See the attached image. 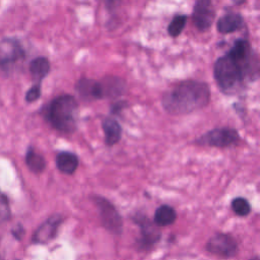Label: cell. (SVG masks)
Here are the masks:
<instances>
[{
	"mask_svg": "<svg viewBox=\"0 0 260 260\" xmlns=\"http://www.w3.org/2000/svg\"><path fill=\"white\" fill-rule=\"evenodd\" d=\"M213 77L225 94L242 90L247 82L259 77V58L246 38H239L231 49L213 64Z\"/></svg>",
	"mask_w": 260,
	"mask_h": 260,
	"instance_id": "6da1fadb",
	"label": "cell"
},
{
	"mask_svg": "<svg viewBox=\"0 0 260 260\" xmlns=\"http://www.w3.org/2000/svg\"><path fill=\"white\" fill-rule=\"evenodd\" d=\"M210 89L206 82L183 80L168 90L161 99L164 109L172 115H185L208 105Z\"/></svg>",
	"mask_w": 260,
	"mask_h": 260,
	"instance_id": "7a4b0ae2",
	"label": "cell"
},
{
	"mask_svg": "<svg viewBox=\"0 0 260 260\" xmlns=\"http://www.w3.org/2000/svg\"><path fill=\"white\" fill-rule=\"evenodd\" d=\"M78 104L71 94H61L48 106L46 117L50 124L61 132L70 133L76 128Z\"/></svg>",
	"mask_w": 260,
	"mask_h": 260,
	"instance_id": "3957f363",
	"label": "cell"
},
{
	"mask_svg": "<svg viewBox=\"0 0 260 260\" xmlns=\"http://www.w3.org/2000/svg\"><path fill=\"white\" fill-rule=\"evenodd\" d=\"M191 18L197 30L202 32L208 30L215 19V9L212 0H196L193 5Z\"/></svg>",
	"mask_w": 260,
	"mask_h": 260,
	"instance_id": "277c9868",
	"label": "cell"
},
{
	"mask_svg": "<svg viewBox=\"0 0 260 260\" xmlns=\"http://www.w3.org/2000/svg\"><path fill=\"white\" fill-rule=\"evenodd\" d=\"M239 140L237 130L233 128H215L197 139V143L214 147H228Z\"/></svg>",
	"mask_w": 260,
	"mask_h": 260,
	"instance_id": "5b68a950",
	"label": "cell"
},
{
	"mask_svg": "<svg viewBox=\"0 0 260 260\" xmlns=\"http://www.w3.org/2000/svg\"><path fill=\"white\" fill-rule=\"evenodd\" d=\"M206 250L213 255L231 258L237 255L238 244L232 236L218 233L208 240L206 243Z\"/></svg>",
	"mask_w": 260,
	"mask_h": 260,
	"instance_id": "8992f818",
	"label": "cell"
},
{
	"mask_svg": "<svg viewBox=\"0 0 260 260\" xmlns=\"http://www.w3.org/2000/svg\"><path fill=\"white\" fill-rule=\"evenodd\" d=\"M94 202L99 207L100 216L104 226L113 234L122 232V218L114 205L105 198L95 197Z\"/></svg>",
	"mask_w": 260,
	"mask_h": 260,
	"instance_id": "52a82bcc",
	"label": "cell"
},
{
	"mask_svg": "<svg viewBox=\"0 0 260 260\" xmlns=\"http://www.w3.org/2000/svg\"><path fill=\"white\" fill-rule=\"evenodd\" d=\"M24 56V50L18 41L5 39L0 42V67L3 70L10 69L13 64L23 59Z\"/></svg>",
	"mask_w": 260,
	"mask_h": 260,
	"instance_id": "ba28073f",
	"label": "cell"
},
{
	"mask_svg": "<svg viewBox=\"0 0 260 260\" xmlns=\"http://www.w3.org/2000/svg\"><path fill=\"white\" fill-rule=\"evenodd\" d=\"M101 88V96L105 98H117L122 95L126 89V82L124 79L114 75L105 76L99 81Z\"/></svg>",
	"mask_w": 260,
	"mask_h": 260,
	"instance_id": "9c48e42d",
	"label": "cell"
},
{
	"mask_svg": "<svg viewBox=\"0 0 260 260\" xmlns=\"http://www.w3.org/2000/svg\"><path fill=\"white\" fill-rule=\"evenodd\" d=\"M61 221H62V218L59 215H53L50 218H48L35 232L32 236V242L38 244H43L51 241L56 236L57 230Z\"/></svg>",
	"mask_w": 260,
	"mask_h": 260,
	"instance_id": "30bf717a",
	"label": "cell"
},
{
	"mask_svg": "<svg viewBox=\"0 0 260 260\" xmlns=\"http://www.w3.org/2000/svg\"><path fill=\"white\" fill-rule=\"evenodd\" d=\"M245 25L244 17L239 12H228L216 21V30L219 34L226 35L240 30Z\"/></svg>",
	"mask_w": 260,
	"mask_h": 260,
	"instance_id": "8fae6325",
	"label": "cell"
},
{
	"mask_svg": "<svg viewBox=\"0 0 260 260\" xmlns=\"http://www.w3.org/2000/svg\"><path fill=\"white\" fill-rule=\"evenodd\" d=\"M75 90L82 99L86 101L102 99L100 83L94 79L86 77L80 78L75 84Z\"/></svg>",
	"mask_w": 260,
	"mask_h": 260,
	"instance_id": "7c38bea8",
	"label": "cell"
},
{
	"mask_svg": "<svg viewBox=\"0 0 260 260\" xmlns=\"http://www.w3.org/2000/svg\"><path fill=\"white\" fill-rule=\"evenodd\" d=\"M51 69L50 61L48 58L40 56L35 59H32L29 63V72L34 79L37 81V83L42 82V80L49 74Z\"/></svg>",
	"mask_w": 260,
	"mask_h": 260,
	"instance_id": "4fadbf2b",
	"label": "cell"
},
{
	"mask_svg": "<svg viewBox=\"0 0 260 260\" xmlns=\"http://www.w3.org/2000/svg\"><path fill=\"white\" fill-rule=\"evenodd\" d=\"M105 141L108 145H114L121 139L122 129L120 124L113 118H106L103 121Z\"/></svg>",
	"mask_w": 260,
	"mask_h": 260,
	"instance_id": "5bb4252c",
	"label": "cell"
},
{
	"mask_svg": "<svg viewBox=\"0 0 260 260\" xmlns=\"http://www.w3.org/2000/svg\"><path fill=\"white\" fill-rule=\"evenodd\" d=\"M56 166L60 172L71 175L78 167V157L72 152H60L56 157Z\"/></svg>",
	"mask_w": 260,
	"mask_h": 260,
	"instance_id": "9a60e30c",
	"label": "cell"
},
{
	"mask_svg": "<svg viewBox=\"0 0 260 260\" xmlns=\"http://www.w3.org/2000/svg\"><path fill=\"white\" fill-rule=\"evenodd\" d=\"M177 218L175 209L169 205L159 206L154 213V222L156 225L166 226L172 224Z\"/></svg>",
	"mask_w": 260,
	"mask_h": 260,
	"instance_id": "2e32d148",
	"label": "cell"
},
{
	"mask_svg": "<svg viewBox=\"0 0 260 260\" xmlns=\"http://www.w3.org/2000/svg\"><path fill=\"white\" fill-rule=\"evenodd\" d=\"M25 161L26 165L28 167V169L30 171H32L34 173H41L44 171L46 162L44 157L37 153L34 149L29 148L26 152V156H25Z\"/></svg>",
	"mask_w": 260,
	"mask_h": 260,
	"instance_id": "e0dca14e",
	"label": "cell"
},
{
	"mask_svg": "<svg viewBox=\"0 0 260 260\" xmlns=\"http://www.w3.org/2000/svg\"><path fill=\"white\" fill-rule=\"evenodd\" d=\"M141 224V233H142V238H141V242L143 244V246H151L153 245L159 238V234L157 233V231L155 230V228L148 222V220L146 219V221L144 222H140Z\"/></svg>",
	"mask_w": 260,
	"mask_h": 260,
	"instance_id": "ac0fdd59",
	"label": "cell"
},
{
	"mask_svg": "<svg viewBox=\"0 0 260 260\" xmlns=\"http://www.w3.org/2000/svg\"><path fill=\"white\" fill-rule=\"evenodd\" d=\"M187 23L186 14H176L168 25V34L172 38L179 37L184 30Z\"/></svg>",
	"mask_w": 260,
	"mask_h": 260,
	"instance_id": "d6986e66",
	"label": "cell"
},
{
	"mask_svg": "<svg viewBox=\"0 0 260 260\" xmlns=\"http://www.w3.org/2000/svg\"><path fill=\"white\" fill-rule=\"evenodd\" d=\"M232 208L235 213H237L238 215H241V216H245V215L249 214L251 211L250 203L245 198H242V197L235 198L232 201Z\"/></svg>",
	"mask_w": 260,
	"mask_h": 260,
	"instance_id": "ffe728a7",
	"label": "cell"
},
{
	"mask_svg": "<svg viewBox=\"0 0 260 260\" xmlns=\"http://www.w3.org/2000/svg\"><path fill=\"white\" fill-rule=\"evenodd\" d=\"M40 96H41V84L36 83L26 91L25 100L28 103H32V102L37 101Z\"/></svg>",
	"mask_w": 260,
	"mask_h": 260,
	"instance_id": "44dd1931",
	"label": "cell"
},
{
	"mask_svg": "<svg viewBox=\"0 0 260 260\" xmlns=\"http://www.w3.org/2000/svg\"><path fill=\"white\" fill-rule=\"evenodd\" d=\"M9 214L8 204L5 197L0 193V219H5Z\"/></svg>",
	"mask_w": 260,
	"mask_h": 260,
	"instance_id": "7402d4cb",
	"label": "cell"
},
{
	"mask_svg": "<svg viewBox=\"0 0 260 260\" xmlns=\"http://www.w3.org/2000/svg\"><path fill=\"white\" fill-rule=\"evenodd\" d=\"M100 1L104 3V5L109 11H113L114 9H116L122 2V0H100Z\"/></svg>",
	"mask_w": 260,
	"mask_h": 260,
	"instance_id": "603a6c76",
	"label": "cell"
},
{
	"mask_svg": "<svg viewBox=\"0 0 260 260\" xmlns=\"http://www.w3.org/2000/svg\"><path fill=\"white\" fill-rule=\"evenodd\" d=\"M232 1H233V3H234L235 5H237V6L243 5L244 3H246V2H247V0H232Z\"/></svg>",
	"mask_w": 260,
	"mask_h": 260,
	"instance_id": "cb8c5ba5",
	"label": "cell"
},
{
	"mask_svg": "<svg viewBox=\"0 0 260 260\" xmlns=\"http://www.w3.org/2000/svg\"><path fill=\"white\" fill-rule=\"evenodd\" d=\"M252 260H259V258H258V256H256V257H254Z\"/></svg>",
	"mask_w": 260,
	"mask_h": 260,
	"instance_id": "d4e9b609",
	"label": "cell"
}]
</instances>
